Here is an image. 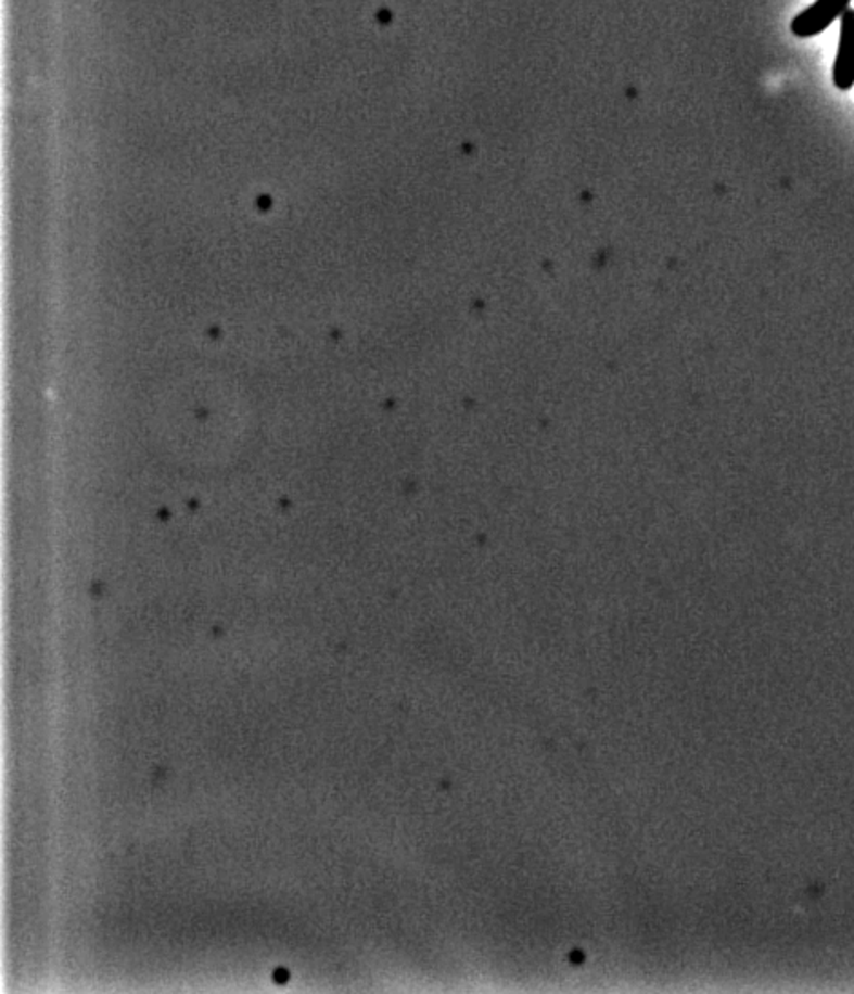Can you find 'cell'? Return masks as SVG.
<instances>
[{"label":"cell","instance_id":"obj_1","mask_svg":"<svg viewBox=\"0 0 854 994\" xmlns=\"http://www.w3.org/2000/svg\"><path fill=\"white\" fill-rule=\"evenodd\" d=\"M851 0H816L791 23V34L799 39H811L826 31L837 18L847 12Z\"/></svg>","mask_w":854,"mask_h":994},{"label":"cell","instance_id":"obj_2","mask_svg":"<svg viewBox=\"0 0 854 994\" xmlns=\"http://www.w3.org/2000/svg\"><path fill=\"white\" fill-rule=\"evenodd\" d=\"M832 82L840 91H849L854 86V10L851 8L840 17V39L832 66Z\"/></svg>","mask_w":854,"mask_h":994}]
</instances>
